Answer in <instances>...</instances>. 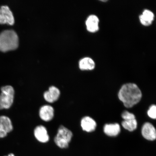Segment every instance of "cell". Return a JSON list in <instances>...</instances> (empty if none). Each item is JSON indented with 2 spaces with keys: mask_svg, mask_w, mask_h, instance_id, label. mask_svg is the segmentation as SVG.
I'll return each mask as SVG.
<instances>
[{
  "mask_svg": "<svg viewBox=\"0 0 156 156\" xmlns=\"http://www.w3.org/2000/svg\"><path fill=\"white\" fill-rule=\"evenodd\" d=\"M142 93L135 84L128 83L123 85L118 94L120 100L127 108H131L139 102Z\"/></svg>",
  "mask_w": 156,
  "mask_h": 156,
  "instance_id": "cell-1",
  "label": "cell"
},
{
  "mask_svg": "<svg viewBox=\"0 0 156 156\" xmlns=\"http://www.w3.org/2000/svg\"><path fill=\"white\" fill-rule=\"evenodd\" d=\"M18 36L14 30H5L0 34V51L5 52L16 48L18 46Z\"/></svg>",
  "mask_w": 156,
  "mask_h": 156,
  "instance_id": "cell-2",
  "label": "cell"
},
{
  "mask_svg": "<svg viewBox=\"0 0 156 156\" xmlns=\"http://www.w3.org/2000/svg\"><path fill=\"white\" fill-rule=\"evenodd\" d=\"M0 93V110L11 108L14 102L15 90L11 85L2 87Z\"/></svg>",
  "mask_w": 156,
  "mask_h": 156,
  "instance_id": "cell-3",
  "label": "cell"
},
{
  "mask_svg": "<svg viewBox=\"0 0 156 156\" xmlns=\"http://www.w3.org/2000/svg\"><path fill=\"white\" fill-rule=\"evenodd\" d=\"M73 136V133L71 130L64 126H60L54 138L55 143L60 149H67L69 146Z\"/></svg>",
  "mask_w": 156,
  "mask_h": 156,
  "instance_id": "cell-4",
  "label": "cell"
},
{
  "mask_svg": "<svg viewBox=\"0 0 156 156\" xmlns=\"http://www.w3.org/2000/svg\"><path fill=\"white\" fill-rule=\"evenodd\" d=\"M13 129V125L11 119L5 115L0 116V138L6 137Z\"/></svg>",
  "mask_w": 156,
  "mask_h": 156,
  "instance_id": "cell-5",
  "label": "cell"
},
{
  "mask_svg": "<svg viewBox=\"0 0 156 156\" xmlns=\"http://www.w3.org/2000/svg\"><path fill=\"white\" fill-rule=\"evenodd\" d=\"M14 21V16L9 7L7 5L2 6L0 7V23L12 25Z\"/></svg>",
  "mask_w": 156,
  "mask_h": 156,
  "instance_id": "cell-6",
  "label": "cell"
},
{
  "mask_svg": "<svg viewBox=\"0 0 156 156\" xmlns=\"http://www.w3.org/2000/svg\"><path fill=\"white\" fill-rule=\"evenodd\" d=\"M34 133L35 138L41 143H46L49 141L47 130L44 126H37L34 129Z\"/></svg>",
  "mask_w": 156,
  "mask_h": 156,
  "instance_id": "cell-7",
  "label": "cell"
},
{
  "mask_svg": "<svg viewBox=\"0 0 156 156\" xmlns=\"http://www.w3.org/2000/svg\"><path fill=\"white\" fill-rule=\"evenodd\" d=\"M60 92L57 87L54 86L50 87L48 90L45 91L44 94L45 100L47 102L52 103L57 101L60 96Z\"/></svg>",
  "mask_w": 156,
  "mask_h": 156,
  "instance_id": "cell-8",
  "label": "cell"
},
{
  "mask_svg": "<svg viewBox=\"0 0 156 156\" xmlns=\"http://www.w3.org/2000/svg\"><path fill=\"white\" fill-rule=\"evenodd\" d=\"M142 136L146 139L153 141L156 139V132L153 125L147 122L144 124L142 129Z\"/></svg>",
  "mask_w": 156,
  "mask_h": 156,
  "instance_id": "cell-9",
  "label": "cell"
},
{
  "mask_svg": "<svg viewBox=\"0 0 156 156\" xmlns=\"http://www.w3.org/2000/svg\"><path fill=\"white\" fill-rule=\"evenodd\" d=\"M54 109L50 105H44L41 107L39 111V116L45 122H49L54 116Z\"/></svg>",
  "mask_w": 156,
  "mask_h": 156,
  "instance_id": "cell-10",
  "label": "cell"
},
{
  "mask_svg": "<svg viewBox=\"0 0 156 156\" xmlns=\"http://www.w3.org/2000/svg\"><path fill=\"white\" fill-rule=\"evenodd\" d=\"M99 19L96 15H90L87 17L86 25L88 31L90 32H95L99 30Z\"/></svg>",
  "mask_w": 156,
  "mask_h": 156,
  "instance_id": "cell-11",
  "label": "cell"
},
{
  "mask_svg": "<svg viewBox=\"0 0 156 156\" xmlns=\"http://www.w3.org/2000/svg\"><path fill=\"white\" fill-rule=\"evenodd\" d=\"M96 122L88 116L83 118L81 121V126L84 131L90 132L94 131L96 128Z\"/></svg>",
  "mask_w": 156,
  "mask_h": 156,
  "instance_id": "cell-12",
  "label": "cell"
},
{
  "mask_svg": "<svg viewBox=\"0 0 156 156\" xmlns=\"http://www.w3.org/2000/svg\"><path fill=\"white\" fill-rule=\"evenodd\" d=\"M154 18V13L148 9L145 10L139 17L141 24L146 26L151 25L153 23Z\"/></svg>",
  "mask_w": 156,
  "mask_h": 156,
  "instance_id": "cell-13",
  "label": "cell"
},
{
  "mask_svg": "<svg viewBox=\"0 0 156 156\" xmlns=\"http://www.w3.org/2000/svg\"><path fill=\"white\" fill-rule=\"evenodd\" d=\"M104 131L107 135L116 136L120 133V127L117 123L107 124L104 126Z\"/></svg>",
  "mask_w": 156,
  "mask_h": 156,
  "instance_id": "cell-14",
  "label": "cell"
},
{
  "mask_svg": "<svg viewBox=\"0 0 156 156\" xmlns=\"http://www.w3.org/2000/svg\"><path fill=\"white\" fill-rule=\"evenodd\" d=\"M95 67V62L92 58H83L79 62V67L81 70H93L94 69Z\"/></svg>",
  "mask_w": 156,
  "mask_h": 156,
  "instance_id": "cell-15",
  "label": "cell"
},
{
  "mask_svg": "<svg viewBox=\"0 0 156 156\" xmlns=\"http://www.w3.org/2000/svg\"><path fill=\"white\" fill-rule=\"evenodd\" d=\"M122 125L125 129L130 132L133 131L137 127V122L136 119L124 120L122 122Z\"/></svg>",
  "mask_w": 156,
  "mask_h": 156,
  "instance_id": "cell-16",
  "label": "cell"
},
{
  "mask_svg": "<svg viewBox=\"0 0 156 156\" xmlns=\"http://www.w3.org/2000/svg\"><path fill=\"white\" fill-rule=\"evenodd\" d=\"M147 114L150 118L155 119L156 118V107L155 105H153L150 107L147 112Z\"/></svg>",
  "mask_w": 156,
  "mask_h": 156,
  "instance_id": "cell-17",
  "label": "cell"
},
{
  "mask_svg": "<svg viewBox=\"0 0 156 156\" xmlns=\"http://www.w3.org/2000/svg\"><path fill=\"white\" fill-rule=\"evenodd\" d=\"M122 117L124 119V120H130L134 119H135V117L133 114L125 111L122 113Z\"/></svg>",
  "mask_w": 156,
  "mask_h": 156,
  "instance_id": "cell-18",
  "label": "cell"
},
{
  "mask_svg": "<svg viewBox=\"0 0 156 156\" xmlns=\"http://www.w3.org/2000/svg\"><path fill=\"white\" fill-rule=\"evenodd\" d=\"M7 156H15V155L13 153H10Z\"/></svg>",
  "mask_w": 156,
  "mask_h": 156,
  "instance_id": "cell-19",
  "label": "cell"
},
{
  "mask_svg": "<svg viewBox=\"0 0 156 156\" xmlns=\"http://www.w3.org/2000/svg\"></svg>",
  "mask_w": 156,
  "mask_h": 156,
  "instance_id": "cell-20",
  "label": "cell"
}]
</instances>
